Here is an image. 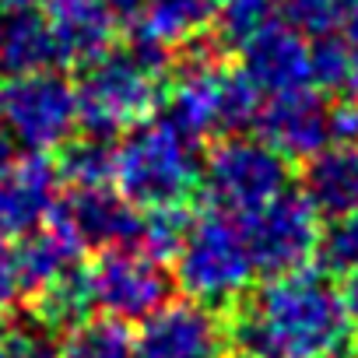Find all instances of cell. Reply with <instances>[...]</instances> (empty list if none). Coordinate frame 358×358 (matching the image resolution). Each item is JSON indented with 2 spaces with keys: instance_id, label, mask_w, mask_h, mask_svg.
Returning <instances> with one entry per match:
<instances>
[{
  "instance_id": "19",
  "label": "cell",
  "mask_w": 358,
  "mask_h": 358,
  "mask_svg": "<svg viewBox=\"0 0 358 358\" xmlns=\"http://www.w3.org/2000/svg\"><path fill=\"white\" fill-rule=\"evenodd\" d=\"M15 246H18V271H22L25 295H36V292L50 288L57 278H64L67 271H74L81 264V250H85L60 211H53L39 229L25 232L22 243H15Z\"/></svg>"
},
{
  "instance_id": "29",
  "label": "cell",
  "mask_w": 358,
  "mask_h": 358,
  "mask_svg": "<svg viewBox=\"0 0 358 358\" xmlns=\"http://www.w3.org/2000/svg\"><path fill=\"white\" fill-rule=\"evenodd\" d=\"M341 95L358 102V22L341 29Z\"/></svg>"
},
{
  "instance_id": "8",
  "label": "cell",
  "mask_w": 358,
  "mask_h": 358,
  "mask_svg": "<svg viewBox=\"0 0 358 358\" xmlns=\"http://www.w3.org/2000/svg\"><path fill=\"white\" fill-rule=\"evenodd\" d=\"M88 288L95 309H102L109 320L134 323L148 320L162 302H169L172 281L162 260L134 246H120V250H102L99 264L88 271Z\"/></svg>"
},
{
  "instance_id": "30",
  "label": "cell",
  "mask_w": 358,
  "mask_h": 358,
  "mask_svg": "<svg viewBox=\"0 0 358 358\" xmlns=\"http://www.w3.org/2000/svg\"><path fill=\"white\" fill-rule=\"evenodd\" d=\"M341 302H344V313H348L351 327H358V267L344 274V285H341Z\"/></svg>"
},
{
  "instance_id": "25",
  "label": "cell",
  "mask_w": 358,
  "mask_h": 358,
  "mask_svg": "<svg viewBox=\"0 0 358 358\" xmlns=\"http://www.w3.org/2000/svg\"><path fill=\"white\" fill-rule=\"evenodd\" d=\"M316 253L327 271H337V274L355 271L358 267V211L330 218V225L320 232Z\"/></svg>"
},
{
  "instance_id": "34",
  "label": "cell",
  "mask_w": 358,
  "mask_h": 358,
  "mask_svg": "<svg viewBox=\"0 0 358 358\" xmlns=\"http://www.w3.org/2000/svg\"><path fill=\"white\" fill-rule=\"evenodd\" d=\"M0 358H8V341H4V327H0Z\"/></svg>"
},
{
  "instance_id": "16",
  "label": "cell",
  "mask_w": 358,
  "mask_h": 358,
  "mask_svg": "<svg viewBox=\"0 0 358 358\" xmlns=\"http://www.w3.org/2000/svg\"><path fill=\"white\" fill-rule=\"evenodd\" d=\"M50 25L57 36L60 64H92L113 50L120 25L113 0H50Z\"/></svg>"
},
{
  "instance_id": "6",
  "label": "cell",
  "mask_w": 358,
  "mask_h": 358,
  "mask_svg": "<svg viewBox=\"0 0 358 358\" xmlns=\"http://www.w3.org/2000/svg\"><path fill=\"white\" fill-rule=\"evenodd\" d=\"M0 120L22 148L50 155L78 130V92L57 71L15 78L0 92Z\"/></svg>"
},
{
  "instance_id": "32",
  "label": "cell",
  "mask_w": 358,
  "mask_h": 358,
  "mask_svg": "<svg viewBox=\"0 0 358 358\" xmlns=\"http://www.w3.org/2000/svg\"><path fill=\"white\" fill-rule=\"evenodd\" d=\"M341 11H344V22H358V0H341Z\"/></svg>"
},
{
  "instance_id": "9",
  "label": "cell",
  "mask_w": 358,
  "mask_h": 358,
  "mask_svg": "<svg viewBox=\"0 0 358 358\" xmlns=\"http://www.w3.org/2000/svg\"><path fill=\"white\" fill-rule=\"evenodd\" d=\"M229 327L197 299L162 302L134 337V358H229Z\"/></svg>"
},
{
  "instance_id": "11",
  "label": "cell",
  "mask_w": 358,
  "mask_h": 358,
  "mask_svg": "<svg viewBox=\"0 0 358 358\" xmlns=\"http://www.w3.org/2000/svg\"><path fill=\"white\" fill-rule=\"evenodd\" d=\"M260 141L274 148L281 158L306 162L323 144H330V106L313 88H295L281 95H267L253 120Z\"/></svg>"
},
{
  "instance_id": "26",
  "label": "cell",
  "mask_w": 358,
  "mask_h": 358,
  "mask_svg": "<svg viewBox=\"0 0 358 358\" xmlns=\"http://www.w3.org/2000/svg\"><path fill=\"white\" fill-rule=\"evenodd\" d=\"M281 15L306 39L330 36V32H337L344 25L341 0H281Z\"/></svg>"
},
{
  "instance_id": "12",
  "label": "cell",
  "mask_w": 358,
  "mask_h": 358,
  "mask_svg": "<svg viewBox=\"0 0 358 358\" xmlns=\"http://www.w3.org/2000/svg\"><path fill=\"white\" fill-rule=\"evenodd\" d=\"M243 74L257 85V92L267 95H281V92H295V88H309L313 85V67H309V39L302 32H295L288 22H271L260 32H253L243 46Z\"/></svg>"
},
{
  "instance_id": "4",
  "label": "cell",
  "mask_w": 358,
  "mask_h": 358,
  "mask_svg": "<svg viewBox=\"0 0 358 358\" xmlns=\"http://www.w3.org/2000/svg\"><path fill=\"white\" fill-rule=\"evenodd\" d=\"M176 281L204 306H236L253 285V257L243 229L225 211H204L190 218L187 236L176 250Z\"/></svg>"
},
{
  "instance_id": "1",
  "label": "cell",
  "mask_w": 358,
  "mask_h": 358,
  "mask_svg": "<svg viewBox=\"0 0 358 358\" xmlns=\"http://www.w3.org/2000/svg\"><path fill=\"white\" fill-rule=\"evenodd\" d=\"M229 348L236 358H355V327L323 271H288L232 306Z\"/></svg>"
},
{
  "instance_id": "10",
  "label": "cell",
  "mask_w": 358,
  "mask_h": 358,
  "mask_svg": "<svg viewBox=\"0 0 358 358\" xmlns=\"http://www.w3.org/2000/svg\"><path fill=\"white\" fill-rule=\"evenodd\" d=\"M229 74L232 71L211 53V46L190 50L176 64V71L169 74V81L162 88L165 120L194 141L225 130Z\"/></svg>"
},
{
  "instance_id": "2",
  "label": "cell",
  "mask_w": 358,
  "mask_h": 358,
  "mask_svg": "<svg viewBox=\"0 0 358 358\" xmlns=\"http://www.w3.org/2000/svg\"><path fill=\"white\" fill-rule=\"evenodd\" d=\"M165 53L130 43L127 50H106L81 67L78 92V127L92 137H120L137 123L151 120L162 106L165 88Z\"/></svg>"
},
{
  "instance_id": "15",
  "label": "cell",
  "mask_w": 358,
  "mask_h": 358,
  "mask_svg": "<svg viewBox=\"0 0 358 358\" xmlns=\"http://www.w3.org/2000/svg\"><path fill=\"white\" fill-rule=\"evenodd\" d=\"M64 222L74 229L81 246L95 250H120L134 246L141 236V215L137 208L116 194L113 187H88V190H71L64 204H57Z\"/></svg>"
},
{
  "instance_id": "27",
  "label": "cell",
  "mask_w": 358,
  "mask_h": 358,
  "mask_svg": "<svg viewBox=\"0 0 358 358\" xmlns=\"http://www.w3.org/2000/svg\"><path fill=\"white\" fill-rule=\"evenodd\" d=\"M4 341H8V358H57L53 330L43 327L39 320L4 330Z\"/></svg>"
},
{
  "instance_id": "31",
  "label": "cell",
  "mask_w": 358,
  "mask_h": 358,
  "mask_svg": "<svg viewBox=\"0 0 358 358\" xmlns=\"http://www.w3.org/2000/svg\"><path fill=\"white\" fill-rule=\"evenodd\" d=\"M18 141L11 137V130L4 127V120H0V172H4L15 158H18V148H15Z\"/></svg>"
},
{
  "instance_id": "5",
  "label": "cell",
  "mask_w": 358,
  "mask_h": 358,
  "mask_svg": "<svg viewBox=\"0 0 358 358\" xmlns=\"http://www.w3.org/2000/svg\"><path fill=\"white\" fill-rule=\"evenodd\" d=\"M201 187L215 211L243 218L288 190V158L260 137H222L201 162Z\"/></svg>"
},
{
  "instance_id": "21",
  "label": "cell",
  "mask_w": 358,
  "mask_h": 358,
  "mask_svg": "<svg viewBox=\"0 0 358 358\" xmlns=\"http://www.w3.org/2000/svg\"><path fill=\"white\" fill-rule=\"evenodd\" d=\"M57 172L71 183V190L109 187L116 176V148L106 137H92V134L85 141H67Z\"/></svg>"
},
{
  "instance_id": "35",
  "label": "cell",
  "mask_w": 358,
  "mask_h": 358,
  "mask_svg": "<svg viewBox=\"0 0 358 358\" xmlns=\"http://www.w3.org/2000/svg\"><path fill=\"white\" fill-rule=\"evenodd\" d=\"M0 92H4V85H0Z\"/></svg>"
},
{
  "instance_id": "22",
  "label": "cell",
  "mask_w": 358,
  "mask_h": 358,
  "mask_svg": "<svg viewBox=\"0 0 358 358\" xmlns=\"http://www.w3.org/2000/svg\"><path fill=\"white\" fill-rule=\"evenodd\" d=\"M57 358H134V337L120 320H81L67 330Z\"/></svg>"
},
{
  "instance_id": "20",
  "label": "cell",
  "mask_w": 358,
  "mask_h": 358,
  "mask_svg": "<svg viewBox=\"0 0 358 358\" xmlns=\"http://www.w3.org/2000/svg\"><path fill=\"white\" fill-rule=\"evenodd\" d=\"M36 320L50 330H71L74 323L88 320L92 306V288H88V271L78 264L64 278H57L50 288L36 292Z\"/></svg>"
},
{
  "instance_id": "17",
  "label": "cell",
  "mask_w": 358,
  "mask_h": 358,
  "mask_svg": "<svg viewBox=\"0 0 358 358\" xmlns=\"http://www.w3.org/2000/svg\"><path fill=\"white\" fill-rule=\"evenodd\" d=\"M60 64L50 15L39 8H0V81L53 71Z\"/></svg>"
},
{
  "instance_id": "24",
  "label": "cell",
  "mask_w": 358,
  "mask_h": 358,
  "mask_svg": "<svg viewBox=\"0 0 358 358\" xmlns=\"http://www.w3.org/2000/svg\"><path fill=\"white\" fill-rule=\"evenodd\" d=\"M187 225H190V215L187 208H155L148 215H141V236H137V250L155 257V260H172L179 243L187 236Z\"/></svg>"
},
{
  "instance_id": "23",
  "label": "cell",
  "mask_w": 358,
  "mask_h": 358,
  "mask_svg": "<svg viewBox=\"0 0 358 358\" xmlns=\"http://www.w3.org/2000/svg\"><path fill=\"white\" fill-rule=\"evenodd\" d=\"M281 0H215L211 32L222 46H243L253 32L274 22Z\"/></svg>"
},
{
  "instance_id": "3",
  "label": "cell",
  "mask_w": 358,
  "mask_h": 358,
  "mask_svg": "<svg viewBox=\"0 0 358 358\" xmlns=\"http://www.w3.org/2000/svg\"><path fill=\"white\" fill-rule=\"evenodd\" d=\"M120 194L144 211L179 208L201 187V158L197 141L187 137L169 120H144L123 134L116 148V176Z\"/></svg>"
},
{
  "instance_id": "14",
  "label": "cell",
  "mask_w": 358,
  "mask_h": 358,
  "mask_svg": "<svg viewBox=\"0 0 358 358\" xmlns=\"http://www.w3.org/2000/svg\"><path fill=\"white\" fill-rule=\"evenodd\" d=\"M211 22L215 0H134L123 29L130 32V43L169 57L172 50L197 46Z\"/></svg>"
},
{
  "instance_id": "13",
  "label": "cell",
  "mask_w": 358,
  "mask_h": 358,
  "mask_svg": "<svg viewBox=\"0 0 358 358\" xmlns=\"http://www.w3.org/2000/svg\"><path fill=\"white\" fill-rule=\"evenodd\" d=\"M60 172L46 155L15 158L0 172V229L8 236H25L39 229L57 211Z\"/></svg>"
},
{
  "instance_id": "33",
  "label": "cell",
  "mask_w": 358,
  "mask_h": 358,
  "mask_svg": "<svg viewBox=\"0 0 358 358\" xmlns=\"http://www.w3.org/2000/svg\"><path fill=\"white\" fill-rule=\"evenodd\" d=\"M43 0H0V8H39ZM50 4V0H46Z\"/></svg>"
},
{
  "instance_id": "7",
  "label": "cell",
  "mask_w": 358,
  "mask_h": 358,
  "mask_svg": "<svg viewBox=\"0 0 358 358\" xmlns=\"http://www.w3.org/2000/svg\"><path fill=\"white\" fill-rule=\"evenodd\" d=\"M246 250L253 257V267L264 274H288L306 267L316 257L320 246V215L316 208L292 190H281L264 208L239 218Z\"/></svg>"
},
{
  "instance_id": "28",
  "label": "cell",
  "mask_w": 358,
  "mask_h": 358,
  "mask_svg": "<svg viewBox=\"0 0 358 358\" xmlns=\"http://www.w3.org/2000/svg\"><path fill=\"white\" fill-rule=\"evenodd\" d=\"M22 295H25V288H22V271H18V246L0 229V313L18 306Z\"/></svg>"
},
{
  "instance_id": "18",
  "label": "cell",
  "mask_w": 358,
  "mask_h": 358,
  "mask_svg": "<svg viewBox=\"0 0 358 358\" xmlns=\"http://www.w3.org/2000/svg\"><path fill=\"white\" fill-rule=\"evenodd\" d=\"M302 197L316 215H348L358 211V144H323L302 165Z\"/></svg>"
}]
</instances>
